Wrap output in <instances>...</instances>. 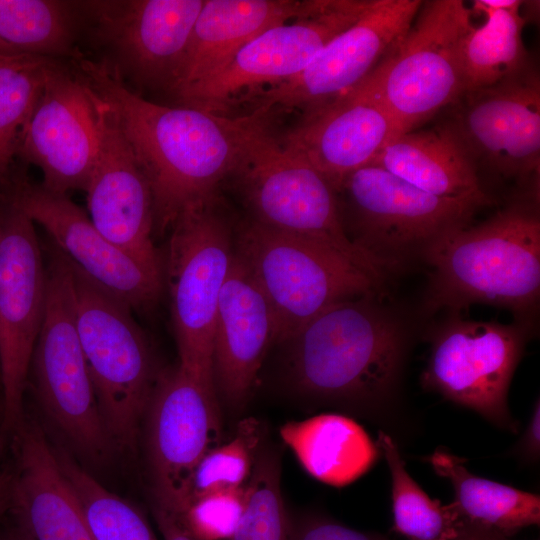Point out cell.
<instances>
[{
    "label": "cell",
    "mask_w": 540,
    "mask_h": 540,
    "mask_svg": "<svg viewBox=\"0 0 540 540\" xmlns=\"http://www.w3.org/2000/svg\"><path fill=\"white\" fill-rule=\"evenodd\" d=\"M113 109L149 184L154 237L167 234L187 209L218 197L257 121L149 101L124 84L106 61L73 60Z\"/></svg>",
    "instance_id": "obj_1"
},
{
    "label": "cell",
    "mask_w": 540,
    "mask_h": 540,
    "mask_svg": "<svg viewBox=\"0 0 540 540\" xmlns=\"http://www.w3.org/2000/svg\"><path fill=\"white\" fill-rule=\"evenodd\" d=\"M411 341L408 316L382 291L342 300L283 342L288 377L299 393L384 425L399 407Z\"/></svg>",
    "instance_id": "obj_2"
},
{
    "label": "cell",
    "mask_w": 540,
    "mask_h": 540,
    "mask_svg": "<svg viewBox=\"0 0 540 540\" xmlns=\"http://www.w3.org/2000/svg\"><path fill=\"white\" fill-rule=\"evenodd\" d=\"M421 258L431 268L425 314L488 304L532 326L540 296L539 195L518 194L488 219L444 232Z\"/></svg>",
    "instance_id": "obj_3"
},
{
    "label": "cell",
    "mask_w": 540,
    "mask_h": 540,
    "mask_svg": "<svg viewBox=\"0 0 540 540\" xmlns=\"http://www.w3.org/2000/svg\"><path fill=\"white\" fill-rule=\"evenodd\" d=\"M251 220L324 244L384 285L385 274L349 239L336 191L302 154L270 133L257 117L232 173Z\"/></svg>",
    "instance_id": "obj_4"
},
{
    "label": "cell",
    "mask_w": 540,
    "mask_h": 540,
    "mask_svg": "<svg viewBox=\"0 0 540 540\" xmlns=\"http://www.w3.org/2000/svg\"><path fill=\"white\" fill-rule=\"evenodd\" d=\"M70 264L78 335L102 417L114 445L132 448L160 371L131 307Z\"/></svg>",
    "instance_id": "obj_5"
},
{
    "label": "cell",
    "mask_w": 540,
    "mask_h": 540,
    "mask_svg": "<svg viewBox=\"0 0 540 540\" xmlns=\"http://www.w3.org/2000/svg\"><path fill=\"white\" fill-rule=\"evenodd\" d=\"M218 204L216 197L176 219L162 261L179 365L214 390V324L235 255V232Z\"/></svg>",
    "instance_id": "obj_6"
},
{
    "label": "cell",
    "mask_w": 540,
    "mask_h": 540,
    "mask_svg": "<svg viewBox=\"0 0 540 540\" xmlns=\"http://www.w3.org/2000/svg\"><path fill=\"white\" fill-rule=\"evenodd\" d=\"M473 26L464 1H423L405 35L363 81L398 135L416 130L465 92L462 50Z\"/></svg>",
    "instance_id": "obj_7"
},
{
    "label": "cell",
    "mask_w": 540,
    "mask_h": 540,
    "mask_svg": "<svg viewBox=\"0 0 540 540\" xmlns=\"http://www.w3.org/2000/svg\"><path fill=\"white\" fill-rule=\"evenodd\" d=\"M235 252L273 311L277 343L334 303L382 291V284L336 250L253 220L235 231Z\"/></svg>",
    "instance_id": "obj_8"
},
{
    "label": "cell",
    "mask_w": 540,
    "mask_h": 540,
    "mask_svg": "<svg viewBox=\"0 0 540 540\" xmlns=\"http://www.w3.org/2000/svg\"><path fill=\"white\" fill-rule=\"evenodd\" d=\"M46 277L44 318L30 363L34 388L45 412L78 452L102 462L115 445L78 335L71 264L54 245Z\"/></svg>",
    "instance_id": "obj_9"
},
{
    "label": "cell",
    "mask_w": 540,
    "mask_h": 540,
    "mask_svg": "<svg viewBox=\"0 0 540 540\" xmlns=\"http://www.w3.org/2000/svg\"><path fill=\"white\" fill-rule=\"evenodd\" d=\"M337 194L346 198L349 239L385 275L422 257L437 237L470 223L480 209L427 193L376 164L351 173Z\"/></svg>",
    "instance_id": "obj_10"
},
{
    "label": "cell",
    "mask_w": 540,
    "mask_h": 540,
    "mask_svg": "<svg viewBox=\"0 0 540 540\" xmlns=\"http://www.w3.org/2000/svg\"><path fill=\"white\" fill-rule=\"evenodd\" d=\"M530 333L531 325L515 320L503 324L447 314L427 332L430 349L421 385L517 433L507 398Z\"/></svg>",
    "instance_id": "obj_11"
},
{
    "label": "cell",
    "mask_w": 540,
    "mask_h": 540,
    "mask_svg": "<svg viewBox=\"0 0 540 540\" xmlns=\"http://www.w3.org/2000/svg\"><path fill=\"white\" fill-rule=\"evenodd\" d=\"M442 122L481 173L539 195L540 78L531 63L491 86L466 91ZM482 183V182H481Z\"/></svg>",
    "instance_id": "obj_12"
},
{
    "label": "cell",
    "mask_w": 540,
    "mask_h": 540,
    "mask_svg": "<svg viewBox=\"0 0 540 540\" xmlns=\"http://www.w3.org/2000/svg\"><path fill=\"white\" fill-rule=\"evenodd\" d=\"M371 1L313 0L305 14L261 32L218 72L175 94L176 102L222 114L238 95L242 98L263 85L295 77L331 39L359 19Z\"/></svg>",
    "instance_id": "obj_13"
},
{
    "label": "cell",
    "mask_w": 540,
    "mask_h": 540,
    "mask_svg": "<svg viewBox=\"0 0 540 540\" xmlns=\"http://www.w3.org/2000/svg\"><path fill=\"white\" fill-rule=\"evenodd\" d=\"M422 2L372 0L364 14L331 39L298 75L242 97L251 104L249 115L268 119L295 110L306 115L350 91L405 35Z\"/></svg>",
    "instance_id": "obj_14"
},
{
    "label": "cell",
    "mask_w": 540,
    "mask_h": 540,
    "mask_svg": "<svg viewBox=\"0 0 540 540\" xmlns=\"http://www.w3.org/2000/svg\"><path fill=\"white\" fill-rule=\"evenodd\" d=\"M46 267L34 222L5 197L0 235L1 435L24 424L23 400L46 304Z\"/></svg>",
    "instance_id": "obj_15"
},
{
    "label": "cell",
    "mask_w": 540,
    "mask_h": 540,
    "mask_svg": "<svg viewBox=\"0 0 540 540\" xmlns=\"http://www.w3.org/2000/svg\"><path fill=\"white\" fill-rule=\"evenodd\" d=\"M103 104L72 60H58L50 69L18 151L41 170L48 190L85 191L98 154Z\"/></svg>",
    "instance_id": "obj_16"
},
{
    "label": "cell",
    "mask_w": 540,
    "mask_h": 540,
    "mask_svg": "<svg viewBox=\"0 0 540 540\" xmlns=\"http://www.w3.org/2000/svg\"><path fill=\"white\" fill-rule=\"evenodd\" d=\"M146 413L153 503L177 515L196 465L220 439L217 391L178 364L160 371Z\"/></svg>",
    "instance_id": "obj_17"
},
{
    "label": "cell",
    "mask_w": 540,
    "mask_h": 540,
    "mask_svg": "<svg viewBox=\"0 0 540 540\" xmlns=\"http://www.w3.org/2000/svg\"><path fill=\"white\" fill-rule=\"evenodd\" d=\"M205 0L77 2L123 79L169 91Z\"/></svg>",
    "instance_id": "obj_18"
},
{
    "label": "cell",
    "mask_w": 540,
    "mask_h": 540,
    "mask_svg": "<svg viewBox=\"0 0 540 540\" xmlns=\"http://www.w3.org/2000/svg\"><path fill=\"white\" fill-rule=\"evenodd\" d=\"M5 197L42 226L67 258L91 279L128 304L147 312L163 290V278L105 238L67 194L30 182L15 172Z\"/></svg>",
    "instance_id": "obj_19"
},
{
    "label": "cell",
    "mask_w": 540,
    "mask_h": 540,
    "mask_svg": "<svg viewBox=\"0 0 540 540\" xmlns=\"http://www.w3.org/2000/svg\"><path fill=\"white\" fill-rule=\"evenodd\" d=\"M85 192L89 218L96 229L138 262L162 275V259L153 242L151 190L105 100L98 154Z\"/></svg>",
    "instance_id": "obj_20"
},
{
    "label": "cell",
    "mask_w": 540,
    "mask_h": 540,
    "mask_svg": "<svg viewBox=\"0 0 540 540\" xmlns=\"http://www.w3.org/2000/svg\"><path fill=\"white\" fill-rule=\"evenodd\" d=\"M397 135L386 108L361 82L304 115L281 141L310 161L337 193L351 173L371 164Z\"/></svg>",
    "instance_id": "obj_21"
},
{
    "label": "cell",
    "mask_w": 540,
    "mask_h": 540,
    "mask_svg": "<svg viewBox=\"0 0 540 540\" xmlns=\"http://www.w3.org/2000/svg\"><path fill=\"white\" fill-rule=\"evenodd\" d=\"M275 342L273 311L235 252L221 291L213 333L214 382L229 404L237 407L245 403L264 357Z\"/></svg>",
    "instance_id": "obj_22"
},
{
    "label": "cell",
    "mask_w": 540,
    "mask_h": 540,
    "mask_svg": "<svg viewBox=\"0 0 540 540\" xmlns=\"http://www.w3.org/2000/svg\"><path fill=\"white\" fill-rule=\"evenodd\" d=\"M11 507L36 540H94L80 503L43 432L24 422L16 432Z\"/></svg>",
    "instance_id": "obj_23"
},
{
    "label": "cell",
    "mask_w": 540,
    "mask_h": 540,
    "mask_svg": "<svg viewBox=\"0 0 540 540\" xmlns=\"http://www.w3.org/2000/svg\"><path fill=\"white\" fill-rule=\"evenodd\" d=\"M313 0H205L168 92L173 95L222 69L261 32L305 14Z\"/></svg>",
    "instance_id": "obj_24"
},
{
    "label": "cell",
    "mask_w": 540,
    "mask_h": 540,
    "mask_svg": "<svg viewBox=\"0 0 540 540\" xmlns=\"http://www.w3.org/2000/svg\"><path fill=\"white\" fill-rule=\"evenodd\" d=\"M371 164L436 196L467 201L479 208L495 200L481 183L465 152L441 122L392 138Z\"/></svg>",
    "instance_id": "obj_25"
},
{
    "label": "cell",
    "mask_w": 540,
    "mask_h": 540,
    "mask_svg": "<svg viewBox=\"0 0 540 540\" xmlns=\"http://www.w3.org/2000/svg\"><path fill=\"white\" fill-rule=\"evenodd\" d=\"M280 435L308 474L335 487L358 479L380 455L362 426L344 415L320 414L287 422Z\"/></svg>",
    "instance_id": "obj_26"
},
{
    "label": "cell",
    "mask_w": 540,
    "mask_h": 540,
    "mask_svg": "<svg viewBox=\"0 0 540 540\" xmlns=\"http://www.w3.org/2000/svg\"><path fill=\"white\" fill-rule=\"evenodd\" d=\"M464 459L438 448L429 463L452 485L451 503L464 523L510 537L523 528L539 525L540 496L471 473Z\"/></svg>",
    "instance_id": "obj_27"
},
{
    "label": "cell",
    "mask_w": 540,
    "mask_h": 540,
    "mask_svg": "<svg viewBox=\"0 0 540 540\" xmlns=\"http://www.w3.org/2000/svg\"><path fill=\"white\" fill-rule=\"evenodd\" d=\"M525 1L476 0L473 7L485 16L468 32L462 50L465 92L491 86L529 66L523 41Z\"/></svg>",
    "instance_id": "obj_28"
},
{
    "label": "cell",
    "mask_w": 540,
    "mask_h": 540,
    "mask_svg": "<svg viewBox=\"0 0 540 540\" xmlns=\"http://www.w3.org/2000/svg\"><path fill=\"white\" fill-rule=\"evenodd\" d=\"M77 3L0 0V54L74 60Z\"/></svg>",
    "instance_id": "obj_29"
},
{
    "label": "cell",
    "mask_w": 540,
    "mask_h": 540,
    "mask_svg": "<svg viewBox=\"0 0 540 540\" xmlns=\"http://www.w3.org/2000/svg\"><path fill=\"white\" fill-rule=\"evenodd\" d=\"M376 445L391 477L394 530L408 540H455L463 522L451 504L431 499L411 477L395 440L380 431Z\"/></svg>",
    "instance_id": "obj_30"
},
{
    "label": "cell",
    "mask_w": 540,
    "mask_h": 540,
    "mask_svg": "<svg viewBox=\"0 0 540 540\" xmlns=\"http://www.w3.org/2000/svg\"><path fill=\"white\" fill-rule=\"evenodd\" d=\"M58 60L0 54V196L15 173L14 161L26 122Z\"/></svg>",
    "instance_id": "obj_31"
},
{
    "label": "cell",
    "mask_w": 540,
    "mask_h": 540,
    "mask_svg": "<svg viewBox=\"0 0 540 540\" xmlns=\"http://www.w3.org/2000/svg\"><path fill=\"white\" fill-rule=\"evenodd\" d=\"M55 454L94 540H159L137 508L104 488L64 451Z\"/></svg>",
    "instance_id": "obj_32"
},
{
    "label": "cell",
    "mask_w": 540,
    "mask_h": 540,
    "mask_svg": "<svg viewBox=\"0 0 540 540\" xmlns=\"http://www.w3.org/2000/svg\"><path fill=\"white\" fill-rule=\"evenodd\" d=\"M291 524L280 488L278 456L260 450L246 484L243 514L228 540H290Z\"/></svg>",
    "instance_id": "obj_33"
},
{
    "label": "cell",
    "mask_w": 540,
    "mask_h": 540,
    "mask_svg": "<svg viewBox=\"0 0 540 540\" xmlns=\"http://www.w3.org/2000/svg\"><path fill=\"white\" fill-rule=\"evenodd\" d=\"M263 433L259 420L244 418L227 443L207 451L193 471L186 506L204 494L245 486L262 447Z\"/></svg>",
    "instance_id": "obj_34"
},
{
    "label": "cell",
    "mask_w": 540,
    "mask_h": 540,
    "mask_svg": "<svg viewBox=\"0 0 540 540\" xmlns=\"http://www.w3.org/2000/svg\"><path fill=\"white\" fill-rule=\"evenodd\" d=\"M245 503L246 485L199 496L174 517L193 540H228L239 523Z\"/></svg>",
    "instance_id": "obj_35"
},
{
    "label": "cell",
    "mask_w": 540,
    "mask_h": 540,
    "mask_svg": "<svg viewBox=\"0 0 540 540\" xmlns=\"http://www.w3.org/2000/svg\"><path fill=\"white\" fill-rule=\"evenodd\" d=\"M290 540H390L373 532H363L328 517L307 516L291 524Z\"/></svg>",
    "instance_id": "obj_36"
},
{
    "label": "cell",
    "mask_w": 540,
    "mask_h": 540,
    "mask_svg": "<svg viewBox=\"0 0 540 540\" xmlns=\"http://www.w3.org/2000/svg\"><path fill=\"white\" fill-rule=\"evenodd\" d=\"M523 463H536L540 457V401L534 403L529 422L512 450Z\"/></svg>",
    "instance_id": "obj_37"
},
{
    "label": "cell",
    "mask_w": 540,
    "mask_h": 540,
    "mask_svg": "<svg viewBox=\"0 0 540 540\" xmlns=\"http://www.w3.org/2000/svg\"><path fill=\"white\" fill-rule=\"evenodd\" d=\"M152 514L163 540H193L167 510L152 503Z\"/></svg>",
    "instance_id": "obj_38"
},
{
    "label": "cell",
    "mask_w": 540,
    "mask_h": 540,
    "mask_svg": "<svg viewBox=\"0 0 540 540\" xmlns=\"http://www.w3.org/2000/svg\"><path fill=\"white\" fill-rule=\"evenodd\" d=\"M497 535L500 534L482 527L464 523L455 540H494Z\"/></svg>",
    "instance_id": "obj_39"
},
{
    "label": "cell",
    "mask_w": 540,
    "mask_h": 540,
    "mask_svg": "<svg viewBox=\"0 0 540 540\" xmlns=\"http://www.w3.org/2000/svg\"><path fill=\"white\" fill-rule=\"evenodd\" d=\"M1 540H36L28 529L16 519V523L4 534H0Z\"/></svg>",
    "instance_id": "obj_40"
},
{
    "label": "cell",
    "mask_w": 540,
    "mask_h": 540,
    "mask_svg": "<svg viewBox=\"0 0 540 540\" xmlns=\"http://www.w3.org/2000/svg\"><path fill=\"white\" fill-rule=\"evenodd\" d=\"M4 211H5V198L3 196H0V235L2 231Z\"/></svg>",
    "instance_id": "obj_41"
},
{
    "label": "cell",
    "mask_w": 540,
    "mask_h": 540,
    "mask_svg": "<svg viewBox=\"0 0 540 540\" xmlns=\"http://www.w3.org/2000/svg\"><path fill=\"white\" fill-rule=\"evenodd\" d=\"M494 540H510L509 537H505L502 535H497Z\"/></svg>",
    "instance_id": "obj_42"
},
{
    "label": "cell",
    "mask_w": 540,
    "mask_h": 540,
    "mask_svg": "<svg viewBox=\"0 0 540 540\" xmlns=\"http://www.w3.org/2000/svg\"><path fill=\"white\" fill-rule=\"evenodd\" d=\"M1 540V539H0Z\"/></svg>",
    "instance_id": "obj_43"
}]
</instances>
